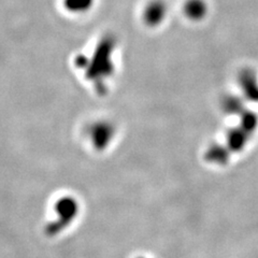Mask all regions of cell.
I'll use <instances>...</instances> for the list:
<instances>
[{
  "mask_svg": "<svg viewBox=\"0 0 258 258\" xmlns=\"http://www.w3.org/2000/svg\"><path fill=\"white\" fill-rule=\"evenodd\" d=\"M91 4V0H66V6L68 10L72 11H81L85 10Z\"/></svg>",
  "mask_w": 258,
  "mask_h": 258,
  "instance_id": "1",
  "label": "cell"
}]
</instances>
